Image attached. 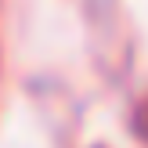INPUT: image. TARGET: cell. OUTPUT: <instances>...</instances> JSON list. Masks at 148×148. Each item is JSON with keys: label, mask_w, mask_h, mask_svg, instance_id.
<instances>
[{"label": "cell", "mask_w": 148, "mask_h": 148, "mask_svg": "<svg viewBox=\"0 0 148 148\" xmlns=\"http://www.w3.org/2000/svg\"><path fill=\"white\" fill-rule=\"evenodd\" d=\"M141 134L148 137V105H145V112H141Z\"/></svg>", "instance_id": "obj_1"}]
</instances>
